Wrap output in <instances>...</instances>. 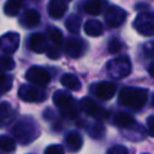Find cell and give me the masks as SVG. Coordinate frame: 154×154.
Wrapping results in <instances>:
<instances>
[{"label":"cell","instance_id":"1","mask_svg":"<svg viewBox=\"0 0 154 154\" xmlns=\"http://www.w3.org/2000/svg\"><path fill=\"white\" fill-rule=\"evenodd\" d=\"M148 100V93L146 89L125 87L119 93V102L123 106H126L132 109L142 108Z\"/></svg>","mask_w":154,"mask_h":154},{"label":"cell","instance_id":"2","mask_svg":"<svg viewBox=\"0 0 154 154\" xmlns=\"http://www.w3.org/2000/svg\"><path fill=\"white\" fill-rule=\"evenodd\" d=\"M54 105L60 109L61 114H64L67 118H75L77 116V107L75 103V99L61 90H58L53 95Z\"/></svg>","mask_w":154,"mask_h":154},{"label":"cell","instance_id":"3","mask_svg":"<svg viewBox=\"0 0 154 154\" xmlns=\"http://www.w3.org/2000/svg\"><path fill=\"white\" fill-rule=\"evenodd\" d=\"M131 71V64L130 60L126 57H120L117 59H113L108 61L107 64V72L113 78H123L126 77Z\"/></svg>","mask_w":154,"mask_h":154},{"label":"cell","instance_id":"4","mask_svg":"<svg viewBox=\"0 0 154 154\" xmlns=\"http://www.w3.org/2000/svg\"><path fill=\"white\" fill-rule=\"evenodd\" d=\"M135 29L142 35H153L154 34V16H150L148 11L140 12L134 22Z\"/></svg>","mask_w":154,"mask_h":154},{"label":"cell","instance_id":"5","mask_svg":"<svg viewBox=\"0 0 154 154\" xmlns=\"http://www.w3.org/2000/svg\"><path fill=\"white\" fill-rule=\"evenodd\" d=\"M25 78L31 84H36V85H41V87L48 84V82L51 79L49 73L45 69H42L40 66H32V67H30L26 71V73H25Z\"/></svg>","mask_w":154,"mask_h":154},{"label":"cell","instance_id":"6","mask_svg":"<svg viewBox=\"0 0 154 154\" xmlns=\"http://www.w3.org/2000/svg\"><path fill=\"white\" fill-rule=\"evenodd\" d=\"M126 19V12L118 7V6H111L108 7V10L106 11L105 14V22L112 26V28H117L120 24L124 23V20Z\"/></svg>","mask_w":154,"mask_h":154},{"label":"cell","instance_id":"7","mask_svg":"<svg viewBox=\"0 0 154 154\" xmlns=\"http://www.w3.org/2000/svg\"><path fill=\"white\" fill-rule=\"evenodd\" d=\"M64 48L71 58H79L85 51V42L77 37H69L65 41Z\"/></svg>","mask_w":154,"mask_h":154},{"label":"cell","instance_id":"8","mask_svg":"<svg viewBox=\"0 0 154 154\" xmlns=\"http://www.w3.org/2000/svg\"><path fill=\"white\" fill-rule=\"evenodd\" d=\"M117 90V84L114 82H100L94 87L95 95L101 100H109L113 97Z\"/></svg>","mask_w":154,"mask_h":154},{"label":"cell","instance_id":"9","mask_svg":"<svg viewBox=\"0 0 154 154\" xmlns=\"http://www.w3.org/2000/svg\"><path fill=\"white\" fill-rule=\"evenodd\" d=\"M19 46V35L17 32H8L0 37V48L5 53H13Z\"/></svg>","mask_w":154,"mask_h":154},{"label":"cell","instance_id":"10","mask_svg":"<svg viewBox=\"0 0 154 154\" xmlns=\"http://www.w3.org/2000/svg\"><path fill=\"white\" fill-rule=\"evenodd\" d=\"M32 129H34L32 125L26 124L24 122H20L14 126V130H13L14 137L17 140H19L20 143H28L32 138V135H34V130Z\"/></svg>","mask_w":154,"mask_h":154},{"label":"cell","instance_id":"11","mask_svg":"<svg viewBox=\"0 0 154 154\" xmlns=\"http://www.w3.org/2000/svg\"><path fill=\"white\" fill-rule=\"evenodd\" d=\"M29 47L31 51L36 52V53H43L46 52L48 45H47V38L45 35L42 34H32L29 38Z\"/></svg>","mask_w":154,"mask_h":154},{"label":"cell","instance_id":"12","mask_svg":"<svg viewBox=\"0 0 154 154\" xmlns=\"http://www.w3.org/2000/svg\"><path fill=\"white\" fill-rule=\"evenodd\" d=\"M67 5L65 0H49L48 4V14L54 18L59 19L63 17V14L66 12Z\"/></svg>","mask_w":154,"mask_h":154},{"label":"cell","instance_id":"13","mask_svg":"<svg viewBox=\"0 0 154 154\" xmlns=\"http://www.w3.org/2000/svg\"><path fill=\"white\" fill-rule=\"evenodd\" d=\"M18 96L24 101H37L45 97V95H41L40 91L32 85H22L18 90Z\"/></svg>","mask_w":154,"mask_h":154},{"label":"cell","instance_id":"14","mask_svg":"<svg viewBox=\"0 0 154 154\" xmlns=\"http://www.w3.org/2000/svg\"><path fill=\"white\" fill-rule=\"evenodd\" d=\"M113 123L119 126V128H123V129H129L131 126L135 125V119L131 114L126 113V112H119L114 116L113 118Z\"/></svg>","mask_w":154,"mask_h":154},{"label":"cell","instance_id":"15","mask_svg":"<svg viewBox=\"0 0 154 154\" xmlns=\"http://www.w3.org/2000/svg\"><path fill=\"white\" fill-rule=\"evenodd\" d=\"M83 30H84V32L88 36L96 37V36H100L102 34L103 28H102V24L99 20L90 19V20H87L85 22V24L83 25Z\"/></svg>","mask_w":154,"mask_h":154},{"label":"cell","instance_id":"16","mask_svg":"<svg viewBox=\"0 0 154 154\" xmlns=\"http://www.w3.org/2000/svg\"><path fill=\"white\" fill-rule=\"evenodd\" d=\"M60 83H61L65 88H67V89H70V90H79L81 87H82L79 79H78L75 75H71V73H65V75H63L61 79H60Z\"/></svg>","mask_w":154,"mask_h":154},{"label":"cell","instance_id":"17","mask_svg":"<svg viewBox=\"0 0 154 154\" xmlns=\"http://www.w3.org/2000/svg\"><path fill=\"white\" fill-rule=\"evenodd\" d=\"M81 108L83 109L84 113H87L89 116L99 114V107H97L96 102L90 97H83L81 100Z\"/></svg>","mask_w":154,"mask_h":154},{"label":"cell","instance_id":"18","mask_svg":"<svg viewBox=\"0 0 154 154\" xmlns=\"http://www.w3.org/2000/svg\"><path fill=\"white\" fill-rule=\"evenodd\" d=\"M66 29L71 32V34H78L81 31V25H82V20L81 17L77 14H71L66 22H65Z\"/></svg>","mask_w":154,"mask_h":154},{"label":"cell","instance_id":"19","mask_svg":"<svg viewBox=\"0 0 154 154\" xmlns=\"http://www.w3.org/2000/svg\"><path fill=\"white\" fill-rule=\"evenodd\" d=\"M66 143H67V147L70 148V150H78L82 146V137L78 132L71 131L66 136Z\"/></svg>","mask_w":154,"mask_h":154},{"label":"cell","instance_id":"20","mask_svg":"<svg viewBox=\"0 0 154 154\" xmlns=\"http://www.w3.org/2000/svg\"><path fill=\"white\" fill-rule=\"evenodd\" d=\"M24 24L28 28L31 26H36L40 23V14L36 10H26L24 13V18H23Z\"/></svg>","mask_w":154,"mask_h":154},{"label":"cell","instance_id":"21","mask_svg":"<svg viewBox=\"0 0 154 154\" xmlns=\"http://www.w3.org/2000/svg\"><path fill=\"white\" fill-rule=\"evenodd\" d=\"M101 10H102L101 0H87L84 4V11L88 14L97 16V14H100Z\"/></svg>","mask_w":154,"mask_h":154},{"label":"cell","instance_id":"22","mask_svg":"<svg viewBox=\"0 0 154 154\" xmlns=\"http://www.w3.org/2000/svg\"><path fill=\"white\" fill-rule=\"evenodd\" d=\"M20 0H7L4 7V11L7 16H17L19 10H20Z\"/></svg>","mask_w":154,"mask_h":154},{"label":"cell","instance_id":"23","mask_svg":"<svg viewBox=\"0 0 154 154\" xmlns=\"http://www.w3.org/2000/svg\"><path fill=\"white\" fill-rule=\"evenodd\" d=\"M0 149L2 152L10 153V152L16 149V143L8 136H0Z\"/></svg>","mask_w":154,"mask_h":154},{"label":"cell","instance_id":"24","mask_svg":"<svg viewBox=\"0 0 154 154\" xmlns=\"http://www.w3.org/2000/svg\"><path fill=\"white\" fill-rule=\"evenodd\" d=\"M47 34H48V37L51 38V41H52L54 45H58V46L60 45L63 36H61V32H60V30H59L58 28H55V26H49V28L47 29Z\"/></svg>","mask_w":154,"mask_h":154},{"label":"cell","instance_id":"25","mask_svg":"<svg viewBox=\"0 0 154 154\" xmlns=\"http://www.w3.org/2000/svg\"><path fill=\"white\" fill-rule=\"evenodd\" d=\"M0 67L4 71H11L14 67V61L11 57H0Z\"/></svg>","mask_w":154,"mask_h":154},{"label":"cell","instance_id":"26","mask_svg":"<svg viewBox=\"0 0 154 154\" xmlns=\"http://www.w3.org/2000/svg\"><path fill=\"white\" fill-rule=\"evenodd\" d=\"M122 48H123V43H122V41H119L118 38H113V40H111V42H109V45H108V51H109V53L116 54V53L120 52Z\"/></svg>","mask_w":154,"mask_h":154},{"label":"cell","instance_id":"27","mask_svg":"<svg viewBox=\"0 0 154 154\" xmlns=\"http://www.w3.org/2000/svg\"><path fill=\"white\" fill-rule=\"evenodd\" d=\"M12 113V107L8 102H1L0 103V119L6 118Z\"/></svg>","mask_w":154,"mask_h":154},{"label":"cell","instance_id":"28","mask_svg":"<svg viewBox=\"0 0 154 154\" xmlns=\"http://www.w3.org/2000/svg\"><path fill=\"white\" fill-rule=\"evenodd\" d=\"M46 53H47L48 58H51V59H58L60 57V53H59V49H58V45H54V43L52 46L47 47Z\"/></svg>","mask_w":154,"mask_h":154},{"label":"cell","instance_id":"29","mask_svg":"<svg viewBox=\"0 0 154 154\" xmlns=\"http://www.w3.org/2000/svg\"><path fill=\"white\" fill-rule=\"evenodd\" d=\"M45 154H65V152H64V148H63L61 146H59V144H53V146H49V147L46 149Z\"/></svg>","mask_w":154,"mask_h":154},{"label":"cell","instance_id":"30","mask_svg":"<svg viewBox=\"0 0 154 154\" xmlns=\"http://www.w3.org/2000/svg\"><path fill=\"white\" fill-rule=\"evenodd\" d=\"M107 154H129L128 149L123 146H116V147H112L108 149Z\"/></svg>","mask_w":154,"mask_h":154},{"label":"cell","instance_id":"31","mask_svg":"<svg viewBox=\"0 0 154 154\" xmlns=\"http://www.w3.org/2000/svg\"><path fill=\"white\" fill-rule=\"evenodd\" d=\"M147 126H148V134L154 137V116H150L147 119Z\"/></svg>","mask_w":154,"mask_h":154},{"label":"cell","instance_id":"32","mask_svg":"<svg viewBox=\"0 0 154 154\" xmlns=\"http://www.w3.org/2000/svg\"><path fill=\"white\" fill-rule=\"evenodd\" d=\"M144 52L147 53V55L154 57V41H152L144 46Z\"/></svg>","mask_w":154,"mask_h":154},{"label":"cell","instance_id":"33","mask_svg":"<svg viewBox=\"0 0 154 154\" xmlns=\"http://www.w3.org/2000/svg\"><path fill=\"white\" fill-rule=\"evenodd\" d=\"M149 75L152 76V77H154V61L150 64V66H149Z\"/></svg>","mask_w":154,"mask_h":154},{"label":"cell","instance_id":"34","mask_svg":"<svg viewBox=\"0 0 154 154\" xmlns=\"http://www.w3.org/2000/svg\"><path fill=\"white\" fill-rule=\"evenodd\" d=\"M152 102H153V105H154V95H153V99H152Z\"/></svg>","mask_w":154,"mask_h":154},{"label":"cell","instance_id":"35","mask_svg":"<svg viewBox=\"0 0 154 154\" xmlns=\"http://www.w3.org/2000/svg\"><path fill=\"white\" fill-rule=\"evenodd\" d=\"M66 1H70V0H66Z\"/></svg>","mask_w":154,"mask_h":154}]
</instances>
